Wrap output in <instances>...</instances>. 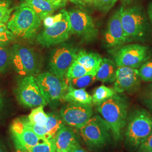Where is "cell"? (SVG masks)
I'll return each instance as SVG.
<instances>
[{"mask_svg": "<svg viewBox=\"0 0 152 152\" xmlns=\"http://www.w3.org/2000/svg\"><path fill=\"white\" fill-rule=\"evenodd\" d=\"M56 152H60V151H56Z\"/></svg>", "mask_w": 152, "mask_h": 152, "instance_id": "f6af8a7d", "label": "cell"}, {"mask_svg": "<svg viewBox=\"0 0 152 152\" xmlns=\"http://www.w3.org/2000/svg\"><path fill=\"white\" fill-rule=\"evenodd\" d=\"M14 9L9 0H0V24H7Z\"/></svg>", "mask_w": 152, "mask_h": 152, "instance_id": "4316f807", "label": "cell"}, {"mask_svg": "<svg viewBox=\"0 0 152 152\" xmlns=\"http://www.w3.org/2000/svg\"><path fill=\"white\" fill-rule=\"evenodd\" d=\"M41 20L54 13L55 9L51 0H28L25 1Z\"/></svg>", "mask_w": 152, "mask_h": 152, "instance_id": "44dd1931", "label": "cell"}, {"mask_svg": "<svg viewBox=\"0 0 152 152\" xmlns=\"http://www.w3.org/2000/svg\"><path fill=\"white\" fill-rule=\"evenodd\" d=\"M62 100L72 103L86 105H91L92 103V96L85 88H76L70 85Z\"/></svg>", "mask_w": 152, "mask_h": 152, "instance_id": "ffe728a7", "label": "cell"}, {"mask_svg": "<svg viewBox=\"0 0 152 152\" xmlns=\"http://www.w3.org/2000/svg\"><path fill=\"white\" fill-rule=\"evenodd\" d=\"M140 80L137 68L117 66L113 89L117 93L134 92L139 87Z\"/></svg>", "mask_w": 152, "mask_h": 152, "instance_id": "9a60e30c", "label": "cell"}, {"mask_svg": "<svg viewBox=\"0 0 152 152\" xmlns=\"http://www.w3.org/2000/svg\"><path fill=\"white\" fill-rule=\"evenodd\" d=\"M46 128L51 139H54L58 131L65 126L61 117L54 113H49Z\"/></svg>", "mask_w": 152, "mask_h": 152, "instance_id": "7402d4cb", "label": "cell"}, {"mask_svg": "<svg viewBox=\"0 0 152 152\" xmlns=\"http://www.w3.org/2000/svg\"><path fill=\"white\" fill-rule=\"evenodd\" d=\"M3 105H4V99H3L2 95L1 92H0V112L3 107Z\"/></svg>", "mask_w": 152, "mask_h": 152, "instance_id": "60d3db41", "label": "cell"}, {"mask_svg": "<svg viewBox=\"0 0 152 152\" xmlns=\"http://www.w3.org/2000/svg\"><path fill=\"white\" fill-rule=\"evenodd\" d=\"M118 0H97L95 8L104 12L109 11L117 3Z\"/></svg>", "mask_w": 152, "mask_h": 152, "instance_id": "d6a6232c", "label": "cell"}, {"mask_svg": "<svg viewBox=\"0 0 152 152\" xmlns=\"http://www.w3.org/2000/svg\"><path fill=\"white\" fill-rule=\"evenodd\" d=\"M16 152H31L24 148H16Z\"/></svg>", "mask_w": 152, "mask_h": 152, "instance_id": "b9f144b4", "label": "cell"}, {"mask_svg": "<svg viewBox=\"0 0 152 152\" xmlns=\"http://www.w3.org/2000/svg\"><path fill=\"white\" fill-rule=\"evenodd\" d=\"M134 0H122V1L125 3V4H129L131 2H132V1H134Z\"/></svg>", "mask_w": 152, "mask_h": 152, "instance_id": "ee69618b", "label": "cell"}, {"mask_svg": "<svg viewBox=\"0 0 152 152\" xmlns=\"http://www.w3.org/2000/svg\"><path fill=\"white\" fill-rule=\"evenodd\" d=\"M24 1H28V0H24Z\"/></svg>", "mask_w": 152, "mask_h": 152, "instance_id": "bcb514c9", "label": "cell"}, {"mask_svg": "<svg viewBox=\"0 0 152 152\" xmlns=\"http://www.w3.org/2000/svg\"><path fill=\"white\" fill-rule=\"evenodd\" d=\"M0 152H7L5 146L0 142Z\"/></svg>", "mask_w": 152, "mask_h": 152, "instance_id": "7bdbcfd3", "label": "cell"}, {"mask_svg": "<svg viewBox=\"0 0 152 152\" xmlns=\"http://www.w3.org/2000/svg\"><path fill=\"white\" fill-rule=\"evenodd\" d=\"M140 79L147 82H152V58L149 59L138 69Z\"/></svg>", "mask_w": 152, "mask_h": 152, "instance_id": "f1b7e54d", "label": "cell"}, {"mask_svg": "<svg viewBox=\"0 0 152 152\" xmlns=\"http://www.w3.org/2000/svg\"><path fill=\"white\" fill-rule=\"evenodd\" d=\"M71 2L82 7H95L97 0H69Z\"/></svg>", "mask_w": 152, "mask_h": 152, "instance_id": "8d00e7d4", "label": "cell"}, {"mask_svg": "<svg viewBox=\"0 0 152 152\" xmlns=\"http://www.w3.org/2000/svg\"><path fill=\"white\" fill-rule=\"evenodd\" d=\"M15 94L18 102L28 108H36L48 104L41 92L35 77L23 76L17 82Z\"/></svg>", "mask_w": 152, "mask_h": 152, "instance_id": "8992f818", "label": "cell"}, {"mask_svg": "<svg viewBox=\"0 0 152 152\" xmlns=\"http://www.w3.org/2000/svg\"><path fill=\"white\" fill-rule=\"evenodd\" d=\"M116 93L113 88L101 85L94 91L92 96V103L98 105L113 96Z\"/></svg>", "mask_w": 152, "mask_h": 152, "instance_id": "603a6c76", "label": "cell"}, {"mask_svg": "<svg viewBox=\"0 0 152 152\" xmlns=\"http://www.w3.org/2000/svg\"><path fill=\"white\" fill-rule=\"evenodd\" d=\"M4 45H0V73L4 72L11 61L10 53Z\"/></svg>", "mask_w": 152, "mask_h": 152, "instance_id": "4dcf8cb0", "label": "cell"}, {"mask_svg": "<svg viewBox=\"0 0 152 152\" xmlns=\"http://www.w3.org/2000/svg\"><path fill=\"white\" fill-rule=\"evenodd\" d=\"M126 125V144L136 150L152 133V115L144 109H137L127 118Z\"/></svg>", "mask_w": 152, "mask_h": 152, "instance_id": "3957f363", "label": "cell"}, {"mask_svg": "<svg viewBox=\"0 0 152 152\" xmlns=\"http://www.w3.org/2000/svg\"><path fill=\"white\" fill-rule=\"evenodd\" d=\"M96 80V75H88L79 78L72 79L69 81V85L77 88H85L90 86Z\"/></svg>", "mask_w": 152, "mask_h": 152, "instance_id": "484cf974", "label": "cell"}, {"mask_svg": "<svg viewBox=\"0 0 152 152\" xmlns=\"http://www.w3.org/2000/svg\"><path fill=\"white\" fill-rule=\"evenodd\" d=\"M31 152H56L54 139L47 140L32 147L24 148Z\"/></svg>", "mask_w": 152, "mask_h": 152, "instance_id": "83f0119b", "label": "cell"}, {"mask_svg": "<svg viewBox=\"0 0 152 152\" xmlns=\"http://www.w3.org/2000/svg\"><path fill=\"white\" fill-rule=\"evenodd\" d=\"M63 15L59 21L51 26L45 27L37 37V42L43 47L49 48L66 41L71 33V25L68 11L63 10Z\"/></svg>", "mask_w": 152, "mask_h": 152, "instance_id": "9c48e42d", "label": "cell"}, {"mask_svg": "<svg viewBox=\"0 0 152 152\" xmlns=\"http://www.w3.org/2000/svg\"><path fill=\"white\" fill-rule=\"evenodd\" d=\"M148 18L152 25V2L149 4L148 8Z\"/></svg>", "mask_w": 152, "mask_h": 152, "instance_id": "ab89813d", "label": "cell"}, {"mask_svg": "<svg viewBox=\"0 0 152 152\" xmlns=\"http://www.w3.org/2000/svg\"><path fill=\"white\" fill-rule=\"evenodd\" d=\"M41 20L26 2L18 6L7 23V27L16 37L30 39L41 27Z\"/></svg>", "mask_w": 152, "mask_h": 152, "instance_id": "7a4b0ae2", "label": "cell"}, {"mask_svg": "<svg viewBox=\"0 0 152 152\" xmlns=\"http://www.w3.org/2000/svg\"><path fill=\"white\" fill-rule=\"evenodd\" d=\"M76 49L68 45L54 49L49 59L50 72L60 77L66 78L69 68L76 60Z\"/></svg>", "mask_w": 152, "mask_h": 152, "instance_id": "7c38bea8", "label": "cell"}, {"mask_svg": "<svg viewBox=\"0 0 152 152\" xmlns=\"http://www.w3.org/2000/svg\"><path fill=\"white\" fill-rule=\"evenodd\" d=\"M120 10L122 25L129 42L144 37L147 32V18L141 7H121Z\"/></svg>", "mask_w": 152, "mask_h": 152, "instance_id": "277c9868", "label": "cell"}, {"mask_svg": "<svg viewBox=\"0 0 152 152\" xmlns=\"http://www.w3.org/2000/svg\"><path fill=\"white\" fill-rule=\"evenodd\" d=\"M114 62L117 66L140 67L150 58L148 48L140 44H129L119 47L113 53Z\"/></svg>", "mask_w": 152, "mask_h": 152, "instance_id": "ba28073f", "label": "cell"}, {"mask_svg": "<svg viewBox=\"0 0 152 152\" xmlns=\"http://www.w3.org/2000/svg\"><path fill=\"white\" fill-rule=\"evenodd\" d=\"M39 88L46 101L51 102L62 100L69 83L66 78H62L51 72H44L36 77Z\"/></svg>", "mask_w": 152, "mask_h": 152, "instance_id": "30bf717a", "label": "cell"}, {"mask_svg": "<svg viewBox=\"0 0 152 152\" xmlns=\"http://www.w3.org/2000/svg\"><path fill=\"white\" fill-rule=\"evenodd\" d=\"M10 131L15 148L32 147L47 140L38 136L28 127L24 123L22 117L12 122Z\"/></svg>", "mask_w": 152, "mask_h": 152, "instance_id": "4fadbf2b", "label": "cell"}, {"mask_svg": "<svg viewBox=\"0 0 152 152\" xmlns=\"http://www.w3.org/2000/svg\"><path fill=\"white\" fill-rule=\"evenodd\" d=\"M137 152H152V133L138 147Z\"/></svg>", "mask_w": 152, "mask_h": 152, "instance_id": "d590c367", "label": "cell"}, {"mask_svg": "<svg viewBox=\"0 0 152 152\" xmlns=\"http://www.w3.org/2000/svg\"><path fill=\"white\" fill-rule=\"evenodd\" d=\"M128 108L127 99L117 93L98 105V111L108 125L115 141L121 139L127 124Z\"/></svg>", "mask_w": 152, "mask_h": 152, "instance_id": "6da1fadb", "label": "cell"}, {"mask_svg": "<svg viewBox=\"0 0 152 152\" xmlns=\"http://www.w3.org/2000/svg\"><path fill=\"white\" fill-rule=\"evenodd\" d=\"M88 75H96V73L88 70L83 65L80 64L75 60L67 72L66 78L69 81L72 79L79 78Z\"/></svg>", "mask_w": 152, "mask_h": 152, "instance_id": "d4e9b609", "label": "cell"}, {"mask_svg": "<svg viewBox=\"0 0 152 152\" xmlns=\"http://www.w3.org/2000/svg\"><path fill=\"white\" fill-rule=\"evenodd\" d=\"M63 15V10H61L60 12L55 15H49L45 18L43 20L44 25L45 27H48L53 25L56 22L59 21L62 18Z\"/></svg>", "mask_w": 152, "mask_h": 152, "instance_id": "e575fe53", "label": "cell"}, {"mask_svg": "<svg viewBox=\"0 0 152 152\" xmlns=\"http://www.w3.org/2000/svg\"><path fill=\"white\" fill-rule=\"evenodd\" d=\"M91 105L72 103L67 104L61 109L60 114L65 124L80 129L92 116Z\"/></svg>", "mask_w": 152, "mask_h": 152, "instance_id": "5bb4252c", "label": "cell"}, {"mask_svg": "<svg viewBox=\"0 0 152 152\" xmlns=\"http://www.w3.org/2000/svg\"><path fill=\"white\" fill-rule=\"evenodd\" d=\"M15 36L5 24H0V45H5L15 39Z\"/></svg>", "mask_w": 152, "mask_h": 152, "instance_id": "1f68e13d", "label": "cell"}, {"mask_svg": "<svg viewBox=\"0 0 152 152\" xmlns=\"http://www.w3.org/2000/svg\"><path fill=\"white\" fill-rule=\"evenodd\" d=\"M54 139L56 151L68 152L69 149L77 141L76 134L68 126L63 127L58 131Z\"/></svg>", "mask_w": 152, "mask_h": 152, "instance_id": "e0dca14e", "label": "cell"}, {"mask_svg": "<svg viewBox=\"0 0 152 152\" xmlns=\"http://www.w3.org/2000/svg\"><path fill=\"white\" fill-rule=\"evenodd\" d=\"M68 152H87L86 150H85L83 148H82L80 144L78 142H77L74 144L72 147L70 148Z\"/></svg>", "mask_w": 152, "mask_h": 152, "instance_id": "f35d334b", "label": "cell"}, {"mask_svg": "<svg viewBox=\"0 0 152 152\" xmlns=\"http://www.w3.org/2000/svg\"><path fill=\"white\" fill-rule=\"evenodd\" d=\"M104 38L109 47H119L129 42L122 25L120 9L109 18Z\"/></svg>", "mask_w": 152, "mask_h": 152, "instance_id": "2e32d148", "label": "cell"}, {"mask_svg": "<svg viewBox=\"0 0 152 152\" xmlns=\"http://www.w3.org/2000/svg\"><path fill=\"white\" fill-rule=\"evenodd\" d=\"M102 60L101 56L96 53H88L85 50L77 51L76 53V61L96 74Z\"/></svg>", "mask_w": 152, "mask_h": 152, "instance_id": "ac0fdd59", "label": "cell"}, {"mask_svg": "<svg viewBox=\"0 0 152 152\" xmlns=\"http://www.w3.org/2000/svg\"><path fill=\"white\" fill-rule=\"evenodd\" d=\"M78 129L83 140L93 148L104 147L110 140L112 133L108 125L99 115L92 116Z\"/></svg>", "mask_w": 152, "mask_h": 152, "instance_id": "5b68a950", "label": "cell"}, {"mask_svg": "<svg viewBox=\"0 0 152 152\" xmlns=\"http://www.w3.org/2000/svg\"><path fill=\"white\" fill-rule=\"evenodd\" d=\"M22 118L25 125L33 131L36 135L47 140L51 139L45 126H41L31 123L28 119L27 117L23 116L22 117Z\"/></svg>", "mask_w": 152, "mask_h": 152, "instance_id": "f546056e", "label": "cell"}, {"mask_svg": "<svg viewBox=\"0 0 152 152\" xmlns=\"http://www.w3.org/2000/svg\"><path fill=\"white\" fill-rule=\"evenodd\" d=\"M142 98L144 103L152 111V83L148 85L145 88Z\"/></svg>", "mask_w": 152, "mask_h": 152, "instance_id": "836d02e7", "label": "cell"}, {"mask_svg": "<svg viewBox=\"0 0 152 152\" xmlns=\"http://www.w3.org/2000/svg\"><path fill=\"white\" fill-rule=\"evenodd\" d=\"M55 10L64 7L69 0H51Z\"/></svg>", "mask_w": 152, "mask_h": 152, "instance_id": "74e56055", "label": "cell"}, {"mask_svg": "<svg viewBox=\"0 0 152 152\" xmlns=\"http://www.w3.org/2000/svg\"><path fill=\"white\" fill-rule=\"evenodd\" d=\"M11 61L16 72L23 76H33L40 69L38 56L32 49L15 44L10 52Z\"/></svg>", "mask_w": 152, "mask_h": 152, "instance_id": "52a82bcc", "label": "cell"}, {"mask_svg": "<svg viewBox=\"0 0 152 152\" xmlns=\"http://www.w3.org/2000/svg\"><path fill=\"white\" fill-rule=\"evenodd\" d=\"M71 25V33L85 41L91 42L97 38L98 29L92 17L79 9L68 11Z\"/></svg>", "mask_w": 152, "mask_h": 152, "instance_id": "8fae6325", "label": "cell"}, {"mask_svg": "<svg viewBox=\"0 0 152 152\" xmlns=\"http://www.w3.org/2000/svg\"><path fill=\"white\" fill-rule=\"evenodd\" d=\"M117 66L113 60L104 58L96 74V79L102 82H113L115 81Z\"/></svg>", "mask_w": 152, "mask_h": 152, "instance_id": "d6986e66", "label": "cell"}, {"mask_svg": "<svg viewBox=\"0 0 152 152\" xmlns=\"http://www.w3.org/2000/svg\"><path fill=\"white\" fill-rule=\"evenodd\" d=\"M44 106H39L32 110L31 113L27 117L28 120L32 124L45 126L48 119V115L45 113Z\"/></svg>", "mask_w": 152, "mask_h": 152, "instance_id": "cb8c5ba5", "label": "cell"}]
</instances>
